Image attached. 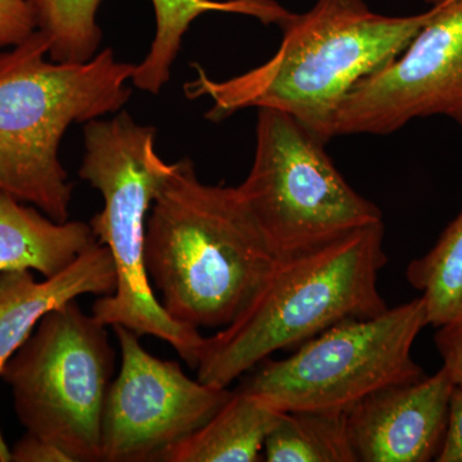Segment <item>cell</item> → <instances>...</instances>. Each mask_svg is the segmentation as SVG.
<instances>
[{"label":"cell","mask_w":462,"mask_h":462,"mask_svg":"<svg viewBox=\"0 0 462 462\" xmlns=\"http://www.w3.org/2000/svg\"><path fill=\"white\" fill-rule=\"evenodd\" d=\"M436 11L434 5L411 16H384L364 0H318L284 23L281 47L267 62L224 81L196 65L197 78L185 84V96L211 100L206 117L215 123L242 109H275L328 143L340 103L396 60Z\"/></svg>","instance_id":"1"},{"label":"cell","mask_w":462,"mask_h":462,"mask_svg":"<svg viewBox=\"0 0 462 462\" xmlns=\"http://www.w3.org/2000/svg\"><path fill=\"white\" fill-rule=\"evenodd\" d=\"M278 260L238 188L205 184L189 160L171 165L145 236L149 281L170 318L197 329L227 327Z\"/></svg>","instance_id":"2"},{"label":"cell","mask_w":462,"mask_h":462,"mask_svg":"<svg viewBox=\"0 0 462 462\" xmlns=\"http://www.w3.org/2000/svg\"><path fill=\"white\" fill-rule=\"evenodd\" d=\"M50 42L36 30L0 53V193L69 220L72 184L60 145L72 124L120 111L135 66L112 48L85 63L48 60Z\"/></svg>","instance_id":"3"},{"label":"cell","mask_w":462,"mask_h":462,"mask_svg":"<svg viewBox=\"0 0 462 462\" xmlns=\"http://www.w3.org/2000/svg\"><path fill=\"white\" fill-rule=\"evenodd\" d=\"M385 264L383 221L279 257L245 311L206 337L196 369L199 382L227 388L273 352L302 345L339 322L382 314L388 306L378 278Z\"/></svg>","instance_id":"4"},{"label":"cell","mask_w":462,"mask_h":462,"mask_svg":"<svg viewBox=\"0 0 462 462\" xmlns=\"http://www.w3.org/2000/svg\"><path fill=\"white\" fill-rule=\"evenodd\" d=\"M84 142L79 176L105 200L89 225L99 245L108 248L116 270L114 293L97 300L93 316L107 327L121 325L139 337L165 340L197 369L206 337L167 315L145 266L148 212L171 169L157 154L156 129L120 112L111 120L89 121Z\"/></svg>","instance_id":"5"},{"label":"cell","mask_w":462,"mask_h":462,"mask_svg":"<svg viewBox=\"0 0 462 462\" xmlns=\"http://www.w3.org/2000/svg\"><path fill=\"white\" fill-rule=\"evenodd\" d=\"M115 365L107 325L75 300L39 322L0 376L27 433L60 447L74 462H98Z\"/></svg>","instance_id":"6"},{"label":"cell","mask_w":462,"mask_h":462,"mask_svg":"<svg viewBox=\"0 0 462 462\" xmlns=\"http://www.w3.org/2000/svg\"><path fill=\"white\" fill-rule=\"evenodd\" d=\"M325 143L297 118L258 109L254 163L238 190L279 257L382 223V211L346 182Z\"/></svg>","instance_id":"7"},{"label":"cell","mask_w":462,"mask_h":462,"mask_svg":"<svg viewBox=\"0 0 462 462\" xmlns=\"http://www.w3.org/2000/svg\"><path fill=\"white\" fill-rule=\"evenodd\" d=\"M427 325L421 297L339 322L284 360H264L242 388L281 412H346L379 389L424 378L412 346Z\"/></svg>","instance_id":"8"},{"label":"cell","mask_w":462,"mask_h":462,"mask_svg":"<svg viewBox=\"0 0 462 462\" xmlns=\"http://www.w3.org/2000/svg\"><path fill=\"white\" fill-rule=\"evenodd\" d=\"M121 367L109 385L102 427L100 461H161L230 397L187 375L178 363L161 360L141 345V337L115 325Z\"/></svg>","instance_id":"9"},{"label":"cell","mask_w":462,"mask_h":462,"mask_svg":"<svg viewBox=\"0 0 462 462\" xmlns=\"http://www.w3.org/2000/svg\"><path fill=\"white\" fill-rule=\"evenodd\" d=\"M433 116L462 125V0L437 5L396 60L356 85L331 118L329 139L387 135Z\"/></svg>","instance_id":"10"},{"label":"cell","mask_w":462,"mask_h":462,"mask_svg":"<svg viewBox=\"0 0 462 462\" xmlns=\"http://www.w3.org/2000/svg\"><path fill=\"white\" fill-rule=\"evenodd\" d=\"M454 388L442 366L434 375L379 389L352 406L346 430L357 462L436 460Z\"/></svg>","instance_id":"11"},{"label":"cell","mask_w":462,"mask_h":462,"mask_svg":"<svg viewBox=\"0 0 462 462\" xmlns=\"http://www.w3.org/2000/svg\"><path fill=\"white\" fill-rule=\"evenodd\" d=\"M115 288L114 260L99 243L42 282H36L30 270L0 273V372L50 312L87 294L109 296ZM0 461H11L2 433Z\"/></svg>","instance_id":"12"},{"label":"cell","mask_w":462,"mask_h":462,"mask_svg":"<svg viewBox=\"0 0 462 462\" xmlns=\"http://www.w3.org/2000/svg\"><path fill=\"white\" fill-rule=\"evenodd\" d=\"M97 243L89 224L60 223L0 193V273L30 270L51 278Z\"/></svg>","instance_id":"13"},{"label":"cell","mask_w":462,"mask_h":462,"mask_svg":"<svg viewBox=\"0 0 462 462\" xmlns=\"http://www.w3.org/2000/svg\"><path fill=\"white\" fill-rule=\"evenodd\" d=\"M282 412L240 387L189 437L171 447L163 462H257Z\"/></svg>","instance_id":"14"},{"label":"cell","mask_w":462,"mask_h":462,"mask_svg":"<svg viewBox=\"0 0 462 462\" xmlns=\"http://www.w3.org/2000/svg\"><path fill=\"white\" fill-rule=\"evenodd\" d=\"M156 14V36L151 50L135 66L132 83L149 94L160 93L171 75L181 41L190 23L208 12L238 14L270 23L275 14L273 0H151Z\"/></svg>","instance_id":"15"},{"label":"cell","mask_w":462,"mask_h":462,"mask_svg":"<svg viewBox=\"0 0 462 462\" xmlns=\"http://www.w3.org/2000/svg\"><path fill=\"white\" fill-rule=\"evenodd\" d=\"M269 462H357L346 412H282L264 442Z\"/></svg>","instance_id":"16"},{"label":"cell","mask_w":462,"mask_h":462,"mask_svg":"<svg viewBox=\"0 0 462 462\" xmlns=\"http://www.w3.org/2000/svg\"><path fill=\"white\" fill-rule=\"evenodd\" d=\"M410 285L420 291L428 324L440 327L462 307V211L436 245L406 270Z\"/></svg>","instance_id":"17"},{"label":"cell","mask_w":462,"mask_h":462,"mask_svg":"<svg viewBox=\"0 0 462 462\" xmlns=\"http://www.w3.org/2000/svg\"><path fill=\"white\" fill-rule=\"evenodd\" d=\"M36 30L50 42L54 62L85 63L97 56L102 32L97 12L102 0H29Z\"/></svg>","instance_id":"18"},{"label":"cell","mask_w":462,"mask_h":462,"mask_svg":"<svg viewBox=\"0 0 462 462\" xmlns=\"http://www.w3.org/2000/svg\"><path fill=\"white\" fill-rule=\"evenodd\" d=\"M35 32L29 0H0V48L16 47Z\"/></svg>","instance_id":"19"},{"label":"cell","mask_w":462,"mask_h":462,"mask_svg":"<svg viewBox=\"0 0 462 462\" xmlns=\"http://www.w3.org/2000/svg\"><path fill=\"white\" fill-rule=\"evenodd\" d=\"M434 343L442 366L448 370L456 387L462 388V307L454 318L438 327Z\"/></svg>","instance_id":"20"},{"label":"cell","mask_w":462,"mask_h":462,"mask_svg":"<svg viewBox=\"0 0 462 462\" xmlns=\"http://www.w3.org/2000/svg\"><path fill=\"white\" fill-rule=\"evenodd\" d=\"M438 462H462V388L456 387L449 398L448 420Z\"/></svg>","instance_id":"21"},{"label":"cell","mask_w":462,"mask_h":462,"mask_svg":"<svg viewBox=\"0 0 462 462\" xmlns=\"http://www.w3.org/2000/svg\"><path fill=\"white\" fill-rule=\"evenodd\" d=\"M11 461L74 462L60 447L30 433L21 438L11 449Z\"/></svg>","instance_id":"22"},{"label":"cell","mask_w":462,"mask_h":462,"mask_svg":"<svg viewBox=\"0 0 462 462\" xmlns=\"http://www.w3.org/2000/svg\"><path fill=\"white\" fill-rule=\"evenodd\" d=\"M425 2L430 3L431 7H434V5H447V3L454 2V0H425Z\"/></svg>","instance_id":"23"}]
</instances>
